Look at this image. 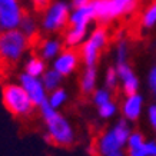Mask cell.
I'll return each mask as SVG.
<instances>
[{"instance_id":"1","label":"cell","mask_w":156,"mask_h":156,"mask_svg":"<svg viewBox=\"0 0 156 156\" xmlns=\"http://www.w3.org/2000/svg\"><path fill=\"white\" fill-rule=\"evenodd\" d=\"M39 112L46 123L48 142L53 143L56 146H70L75 142V132H73L69 120L63 115L59 113L57 109L52 108L49 100L42 103V106L39 108Z\"/></svg>"},{"instance_id":"2","label":"cell","mask_w":156,"mask_h":156,"mask_svg":"<svg viewBox=\"0 0 156 156\" xmlns=\"http://www.w3.org/2000/svg\"><path fill=\"white\" fill-rule=\"evenodd\" d=\"M129 120L123 118L108 130H105L96 142V151L100 156H108L118 151H123L128 146L129 136L132 135V129L129 126Z\"/></svg>"},{"instance_id":"3","label":"cell","mask_w":156,"mask_h":156,"mask_svg":"<svg viewBox=\"0 0 156 156\" xmlns=\"http://www.w3.org/2000/svg\"><path fill=\"white\" fill-rule=\"evenodd\" d=\"M2 99L6 110L16 118H27L36 108L23 86L16 83H7L3 86Z\"/></svg>"},{"instance_id":"4","label":"cell","mask_w":156,"mask_h":156,"mask_svg":"<svg viewBox=\"0 0 156 156\" xmlns=\"http://www.w3.org/2000/svg\"><path fill=\"white\" fill-rule=\"evenodd\" d=\"M29 44L30 43H29L27 36L19 30L9 29L7 32H5L0 39V53H2L3 63L6 66L14 65L27 49Z\"/></svg>"},{"instance_id":"5","label":"cell","mask_w":156,"mask_h":156,"mask_svg":"<svg viewBox=\"0 0 156 156\" xmlns=\"http://www.w3.org/2000/svg\"><path fill=\"white\" fill-rule=\"evenodd\" d=\"M106 43H108V32L106 27L102 24L92 33L89 40L79 49L82 60L85 62L86 67H95L96 62L99 59L100 50L106 46Z\"/></svg>"},{"instance_id":"6","label":"cell","mask_w":156,"mask_h":156,"mask_svg":"<svg viewBox=\"0 0 156 156\" xmlns=\"http://www.w3.org/2000/svg\"><path fill=\"white\" fill-rule=\"evenodd\" d=\"M20 80V85L24 87V90L29 93L30 99L33 100V103L36 108H40L42 103H44L48 100V96H46V87L43 85L42 80H39L37 77L34 76H30L27 73H23L20 75L19 77Z\"/></svg>"},{"instance_id":"7","label":"cell","mask_w":156,"mask_h":156,"mask_svg":"<svg viewBox=\"0 0 156 156\" xmlns=\"http://www.w3.org/2000/svg\"><path fill=\"white\" fill-rule=\"evenodd\" d=\"M22 12L16 0H2L0 5V20L3 29H14L20 24L22 20Z\"/></svg>"},{"instance_id":"8","label":"cell","mask_w":156,"mask_h":156,"mask_svg":"<svg viewBox=\"0 0 156 156\" xmlns=\"http://www.w3.org/2000/svg\"><path fill=\"white\" fill-rule=\"evenodd\" d=\"M67 23V7L63 3H56L52 9L48 10L44 17V27L48 30H60L66 27Z\"/></svg>"},{"instance_id":"9","label":"cell","mask_w":156,"mask_h":156,"mask_svg":"<svg viewBox=\"0 0 156 156\" xmlns=\"http://www.w3.org/2000/svg\"><path fill=\"white\" fill-rule=\"evenodd\" d=\"M80 50H75V49H67L63 50L62 55L55 62V70H57L60 75L67 76L77 67L79 59H80Z\"/></svg>"},{"instance_id":"10","label":"cell","mask_w":156,"mask_h":156,"mask_svg":"<svg viewBox=\"0 0 156 156\" xmlns=\"http://www.w3.org/2000/svg\"><path fill=\"white\" fill-rule=\"evenodd\" d=\"M142 108H143V98L139 93L126 96V99H125V102L122 105L123 118L129 120V122H135V120L139 119V116L142 113Z\"/></svg>"},{"instance_id":"11","label":"cell","mask_w":156,"mask_h":156,"mask_svg":"<svg viewBox=\"0 0 156 156\" xmlns=\"http://www.w3.org/2000/svg\"><path fill=\"white\" fill-rule=\"evenodd\" d=\"M96 77H98V73L95 67H86V70L82 73L80 77V92L83 95H93Z\"/></svg>"},{"instance_id":"12","label":"cell","mask_w":156,"mask_h":156,"mask_svg":"<svg viewBox=\"0 0 156 156\" xmlns=\"http://www.w3.org/2000/svg\"><path fill=\"white\" fill-rule=\"evenodd\" d=\"M62 76L63 75H60L55 69L44 72V75L42 76V82L48 92H53V90H56L59 87V85H60V82H62Z\"/></svg>"},{"instance_id":"13","label":"cell","mask_w":156,"mask_h":156,"mask_svg":"<svg viewBox=\"0 0 156 156\" xmlns=\"http://www.w3.org/2000/svg\"><path fill=\"white\" fill-rule=\"evenodd\" d=\"M85 33H86V23H80L73 26L66 34V44L70 46V48L76 46L82 39L85 37Z\"/></svg>"},{"instance_id":"14","label":"cell","mask_w":156,"mask_h":156,"mask_svg":"<svg viewBox=\"0 0 156 156\" xmlns=\"http://www.w3.org/2000/svg\"><path fill=\"white\" fill-rule=\"evenodd\" d=\"M39 50H40V55H42L43 59H52L60 52V43L57 40H46L43 42L42 44L37 46Z\"/></svg>"},{"instance_id":"15","label":"cell","mask_w":156,"mask_h":156,"mask_svg":"<svg viewBox=\"0 0 156 156\" xmlns=\"http://www.w3.org/2000/svg\"><path fill=\"white\" fill-rule=\"evenodd\" d=\"M128 156H156V140H146L136 149H128Z\"/></svg>"},{"instance_id":"16","label":"cell","mask_w":156,"mask_h":156,"mask_svg":"<svg viewBox=\"0 0 156 156\" xmlns=\"http://www.w3.org/2000/svg\"><path fill=\"white\" fill-rule=\"evenodd\" d=\"M44 69H46L44 62L40 57H32L26 65V73L30 76H34V77L44 75Z\"/></svg>"},{"instance_id":"17","label":"cell","mask_w":156,"mask_h":156,"mask_svg":"<svg viewBox=\"0 0 156 156\" xmlns=\"http://www.w3.org/2000/svg\"><path fill=\"white\" fill-rule=\"evenodd\" d=\"M20 26H22L23 33L27 36V39L33 37L34 34H37V32H36V27H34L33 19L29 16V13H26V10H23V12H22V20H20Z\"/></svg>"},{"instance_id":"18","label":"cell","mask_w":156,"mask_h":156,"mask_svg":"<svg viewBox=\"0 0 156 156\" xmlns=\"http://www.w3.org/2000/svg\"><path fill=\"white\" fill-rule=\"evenodd\" d=\"M139 2H140V0H113L116 16L129 13L130 10H133L135 7H136V5L139 3Z\"/></svg>"},{"instance_id":"19","label":"cell","mask_w":156,"mask_h":156,"mask_svg":"<svg viewBox=\"0 0 156 156\" xmlns=\"http://www.w3.org/2000/svg\"><path fill=\"white\" fill-rule=\"evenodd\" d=\"M48 100H49V103L52 105V108L59 109L60 106H63L65 102L67 100V95H66V92H65V89L57 87L56 90L50 92V96L48 98Z\"/></svg>"},{"instance_id":"20","label":"cell","mask_w":156,"mask_h":156,"mask_svg":"<svg viewBox=\"0 0 156 156\" xmlns=\"http://www.w3.org/2000/svg\"><path fill=\"white\" fill-rule=\"evenodd\" d=\"M137 87H139V80H137V77L135 75L128 77V79H125V80H122V92L126 96L137 93Z\"/></svg>"},{"instance_id":"21","label":"cell","mask_w":156,"mask_h":156,"mask_svg":"<svg viewBox=\"0 0 156 156\" xmlns=\"http://www.w3.org/2000/svg\"><path fill=\"white\" fill-rule=\"evenodd\" d=\"M92 100H93V103L99 108L102 105L108 103L112 100V95H110V89H98L93 92V95H92Z\"/></svg>"},{"instance_id":"22","label":"cell","mask_w":156,"mask_h":156,"mask_svg":"<svg viewBox=\"0 0 156 156\" xmlns=\"http://www.w3.org/2000/svg\"><path fill=\"white\" fill-rule=\"evenodd\" d=\"M116 112H118V106H116V103H115L113 100H110V102H108V103H105L98 108V115L102 119L113 118L115 115H116Z\"/></svg>"},{"instance_id":"23","label":"cell","mask_w":156,"mask_h":156,"mask_svg":"<svg viewBox=\"0 0 156 156\" xmlns=\"http://www.w3.org/2000/svg\"><path fill=\"white\" fill-rule=\"evenodd\" d=\"M118 80H119V75L116 67H109L108 72H106V77H105V83H106V87L108 89H115L118 86Z\"/></svg>"},{"instance_id":"24","label":"cell","mask_w":156,"mask_h":156,"mask_svg":"<svg viewBox=\"0 0 156 156\" xmlns=\"http://www.w3.org/2000/svg\"><path fill=\"white\" fill-rule=\"evenodd\" d=\"M155 22H156V0L153 2V5L146 10V13H145V16H143L142 23H143V26L151 27V26H153Z\"/></svg>"},{"instance_id":"25","label":"cell","mask_w":156,"mask_h":156,"mask_svg":"<svg viewBox=\"0 0 156 156\" xmlns=\"http://www.w3.org/2000/svg\"><path fill=\"white\" fill-rule=\"evenodd\" d=\"M145 142L146 140H145V137L140 132H132V135L129 136L128 140V149H136V147L142 146Z\"/></svg>"},{"instance_id":"26","label":"cell","mask_w":156,"mask_h":156,"mask_svg":"<svg viewBox=\"0 0 156 156\" xmlns=\"http://www.w3.org/2000/svg\"><path fill=\"white\" fill-rule=\"evenodd\" d=\"M126 55H128V46L125 42L118 44V63H126Z\"/></svg>"},{"instance_id":"27","label":"cell","mask_w":156,"mask_h":156,"mask_svg":"<svg viewBox=\"0 0 156 156\" xmlns=\"http://www.w3.org/2000/svg\"><path fill=\"white\" fill-rule=\"evenodd\" d=\"M33 2V6H34V10L42 13L44 10L49 9V5H50V0H32Z\"/></svg>"},{"instance_id":"28","label":"cell","mask_w":156,"mask_h":156,"mask_svg":"<svg viewBox=\"0 0 156 156\" xmlns=\"http://www.w3.org/2000/svg\"><path fill=\"white\" fill-rule=\"evenodd\" d=\"M147 119L153 129H156V105H152L147 109Z\"/></svg>"},{"instance_id":"29","label":"cell","mask_w":156,"mask_h":156,"mask_svg":"<svg viewBox=\"0 0 156 156\" xmlns=\"http://www.w3.org/2000/svg\"><path fill=\"white\" fill-rule=\"evenodd\" d=\"M149 86H151L152 92L156 95V66L153 67L149 73Z\"/></svg>"},{"instance_id":"30","label":"cell","mask_w":156,"mask_h":156,"mask_svg":"<svg viewBox=\"0 0 156 156\" xmlns=\"http://www.w3.org/2000/svg\"><path fill=\"white\" fill-rule=\"evenodd\" d=\"M90 3V0H73V7H75L76 10H79V9H83V7H86V6Z\"/></svg>"},{"instance_id":"31","label":"cell","mask_w":156,"mask_h":156,"mask_svg":"<svg viewBox=\"0 0 156 156\" xmlns=\"http://www.w3.org/2000/svg\"><path fill=\"white\" fill-rule=\"evenodd\" d=\"M108 156H128V153H125L123 151H118V152H115V153H110V155Z\"/></svg>"}]
</instances>
